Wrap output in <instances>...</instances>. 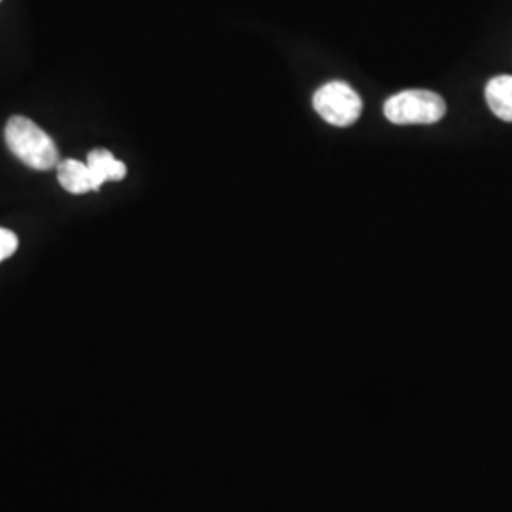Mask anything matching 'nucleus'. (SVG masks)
Here are the masks:
<instances>
[{
  "label": "nucleus",
  "mask_w": 512,
  "mask_h": 512,
  "mask_svg": "<svg viewBox=\"0 0 512 512\" xmlns=\"http://www.w3.org/2000/svg\"><path fill=\"white\" fill-rule=\"evenodd\" d=\"M18 251V236L10 230L0 228V262Z\"/></svg>",
  "instance_id": "nucleus-7"
},
{
  "label": "nucleus",
  "mask_w": 512,
  "mask_h": 512,
  "mask_svg": "<svg viewBox=\"0 0 512 512\" xmlns=\"http://www.w3.org/2000/svg\"><path fill=\"white\" fill-rule=\"evenodd\" d=\"M486 103L497 118L512 122V76H495L488 82Z\"/></svg>",
  "instance_id": "nucleus-6"
},
{
  "label": "nucleus",
  "mask_w": 512,
  "mask_h": 512,
  "mask_svg": "<svg viewBox=\"0 0 512 512\" xmlns=\"http://www.w3.org/2000/svg\"><path fill=\"white\" fill-rule=\"evenodd\" d=\"M4 137L19 160L37 171H48L59 164V152L52 137L25 116L10 118Z\"/></svg>",
  "instance_id": "nucleus-1"
},
{
  "label": "nucleus",
  "mask_w": 512,
  "mask_h": 512,
  "mask_svg": "<svg viewBox=\"0 0 512 512\" xmlns=\"http://www.w3.org/2000/svg\"><path fill=\"white\" fill-rule=\"evenodd\" d=\"M88 167L92 173L93 190H99L109 181H122L128 175V167L116 160L112 152L105 148H97L88 154Z\"/></svg>",
  "instance_id": "nucleus-4"
},
{
  "label": "nucleus",
  "mask_w": 512,
  "mask_h": 512,
  "mask_svg": "<svg viewBox=\"0 0 512 512\" xmlns=\"http://www.w3.org/2000/svg\"><path fill=\"white\" fill-rule=\"evenodd\" d=\"M384 114L397 126H431L444 118L446 103L439 93L406 90L385 101Z\"/></svg>",
  "instance_id": "nucleus-2"
},
{
  "label": "nucleus",
  "mask_w": 512,
  "mask_h": 512,
  "mask_svg": "<svg viewBox=\"0 0 512 512\" xmlns=\"http://www.w3.org/2000/svg\"><path fill=\"white\" fill-rule=\"evenodd\" d=\"M313 109L336 128L353 126L363 110V101L346 82H329L313 95Z\"/></svg>",
  "instance_id": "nucleus-3"
},
{
  "label": "nucleus",
  "mask_w": 512,
  "mask_h": 512,
  "mask_svg": "<svg viewBox=\"0 0 512 512\" xmlns=\"http://www.w3.org/2000/svg\"><path fill=\"white\" fill-rule=\"evenodd\" d=\"M57 181L71 194H86L93 190L90 167L78 160H61L57 164Z\"/></svg>",
  "instance_id": "nucleus-5"
}]
</instances>
